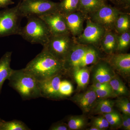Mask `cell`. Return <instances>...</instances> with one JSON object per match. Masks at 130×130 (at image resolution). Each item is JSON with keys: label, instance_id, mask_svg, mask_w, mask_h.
Segmentation results:
<instances>
[{"label": "cell", "instance_id": "cell-1", "mask_svg": "<svg viewBox=\"0 0 130 130\" xmlns=\"http://www.w3.org/2000/svg\"><path fill=\"white\" fill-rule=\"evenodd\" d=\"M24 70L38 82L45 81L65 71L63 61L55 58L44 48Z\"/></svg>", "mask_w": 130, "mask_h": 130}, {"label": "cell", "instance_id": "cell-2", "mask_svg": "<svg viewBox=\"0 0 130 130\" xmlns=\"http://www.w3.org/2000/svg\"><path fill=\"white\" fill-rule=\"evenodd\" d=\"M8 80L9 86L19 93L23 100L41 97L38 82L31 75L26 72L24 68L13 70Z\"/></svg>", "mask_w": 130, "mask_h": 130}, {"label": "cell", "instance_id": "cell-3", "mask_svg": "<svg viewBox=\"0 0 130 130\" xmlns=\"http://www.w3.org/2000/svg\"><path fill=\"white\" fill-rule=\"evenodd\" d=\"M26 18L27 23L21 27L19 35L31 44L45 46L52 36L47 26L38 16H31Z\"/></svg>", "mask_w": 130, "mask_h": 130}, {"label": "cell", "instance_id": "cell-4", "mask_svg": "<svg viewBox=\"0 0 130 130\" xmlns=\"http://www.w3.org/2000/svg\"><path fill=\"white\" fill-rule=\"evenodd\" d=\"M58 4L50 0H23L19 3V11L22 18L40 17L59 12Z\"/></svg>", "mask_w": 130, "mask_h": 130}, {"label": "cell", "instance_id": "cell-5", "mask_svg": "<svg viewBox=\"0 0 130 130\" xmlns=\"http://www.w3.org/2000/svg\"><path fill=\"white\" fill-rule=\"evenodd\" d=\"M76 43L75 38L70 34L52 35L43 48L55 58L63 62Z\"/></svg>", "mask_w": 130, "mask_h": 130}, {"label": "cell", "instance_id": "cell-6", "mask_svg": "<svg viewBox=\"0 0 130 130\" xmlns=\"http://www.w3.org/2000/svg\"><path fill=\"white\" fill-rule=\"evenodd\" d=\"M19 3L16 6L0 11V37L19 35L22 17L19 10Z\"/></svg>", "mask_w": 130, "mask_h": 130}, {"label": "cell", "instance_id": "cell-7", "mask_svg": "<svg viewBox=\"0 0 130 130\" xmlns=\"http://www.w3.org/2000/svg\"><path fill=\"white\" fill-rule=\"evenodd\" d=\"M121 12L116 8L105 4L88 17L91 21L104 28L106 31H114L115 22Z\"/></svg>", "mask_w": 130, "mask_h": 130}, {"label": "cell", "instance_id": "cell-8", "mask_svg": "<svg viewBox=\"0 0 130 130\" xmlns=\"http://www.w3.org/2000/svg\"><path fill=\"white\" fill-rule=\"evenodd\" d=\"M86 21V27L84 28L81 35L75 38V41L79 44L98 47L106 30L101 26L91 21L88 17Z\"/></svg>", "mask_w": 130, "mask_h": 130}, {"label": "cell", "instance_id": "cell-9", "mask_svg": "<svg viewBox=\"0 0 130 130\" xmlns=\"http://www.w3.org/2000/svg\"><path fill=\"white\" fill-rule=\"evenodd\" d=\"M65 72H66L61 73L45 81L38 82L41 97L51 100L62 98L60 93V88L62 77Z\"/></svg>", "mask_w": 130, "mask_h": 130}, {"label": "cell", "instance_id": "cell-10", "mask_svg": "<svg viewBox=\"0 0 130 130\" xmlns=\"http://www.w3.org/2000/svg\"><path fill=\"white\" fill-rule=\"evenodd\" d=\"M90 45L79 44L76 42L63 61L66 72L79 68Z\"/></svg>", "mask_w": 130, "mask_h": 130}, {"label": "cell", "instance_id": "cell-11", "mask_svg": "<svg viewBox=\"0 0 130 130\" xmlns=\"http://www.w3.org/2000/svg\"><path fill=\"white\" fill-rule=\"evenodd\" d=\"M39 17L47 26L52 36L70 34L64 17L59 12Z\"/></svg>", "mask_w": 130, "mask_h": 130}, {"label": "cell", "instance_id": "cell-12", "mask_svg": "<svg viewBox=\"0 0 130 130\" xmlns=\"http://www.w3.org/2000/svg\"><path fill=\"white\" fill-rule=\"evenodd\" d=\"M68 29L70 34L76 38L84 30V24L88 16L79 11L63 14Z\"/></svg>", "mask_w": 130, "mask_h": 130}, {"label": "cell", "instance_id": "cell-13", "mask_svg": "<svg viewBox=\"0 0 130 130\" xmlns=\"http://www.w3.org/2000/svg\"><path fill=\"white\" fill-rule=\"evenodd\" d=\"M93 68L94 83H108L116 76L108 61L100 60Z\"/></svg>", "mask_w": 130, "mask_h": 130}, {"label": "cell", "instance_id": "cell-14", "mask_svg": "<svg viewBox=\"0 0 130 130\" xmlns=\"http://www.w3.org/2000/svg\"><path fill=\"white\" fill-rule=\"evenodd\" d=\"M108 63L113 69L124 77L130 74V54H113L111 55Z\"/></svg>", "mask_w": 130, "mask_h": 130}, {"label": "cell", "instance_id": "cell-15", "mask_svg": "<svg viewBox=\"0 0 130 130\" xmlns=\"http://www.w3.org/2000/svg\"><path fill=\"white\" fill-rule=\"evenodd\" d=\"M97 98L95 92L91 88L86 92L76 95L72 100L79 106L83 111L87 113L93 108Z\"/></svg>", "mask_w": 130, "mask_h": 130}, {"label": "cell", "instance_id": "cell-16", "mask_svg": "<svg viewBox=\"0 0 130 130\" xmlns=\"http://www.w3.org/2000/svg\"><path fill=\"white\" fill-rule=\"evenodd\" d=\"M12 52H7L0 59V94L3 85L6 79L8 80L13 70L10 67Z\"/></svg>", "mask_w": 130, "mask_h": 130}, {"label": "cell", "instance_id": "cell-17", "mask_svg": "<svg viewBox=\"0 0 130 130\" xmlns=\"http://www.w3.org/2000/svg\"><path fill=\"white\" fill-rule=\"evenodd\" d=\"M117 40V34L114 31H106L100 46L105 53L111 55L116 52Z\"/></svg>", "mask_w": 130, "mask_h": 130}, {"label": "cell", "instance_id": "cell-18", "mask_svg": "<svg viewBox=\"0 0 130 130\" xmlns=\"http://www.w3.org/2000/svg\"><path fill=\"white\" fill-rule=\"evenodd\" d=\"M79 11L88 16L105 5V0H79Z\"/></svg>", "mask_w": 130, "mask_h": 130}, {"label": "cell", "instance_id": "cell-19", "mask_svg": "<svg viewBox=\"0 0 130 130\" xmlns=\"http://www.w3.org/2000/svg\"><path fill=\"white\" fill-rule=\"evenodd\" d=\"M130 16L127 13L121 12L116 19L114 26V31L117 34L129 31Z\"/></svg>", "mask_w": 130, "mask_h": 130}, {"label": "cell", "instance_id": "cell-20", "mask_svg": "<svg viewBox=\"0 0 130 130\" xmlns=\"http://www.w3.org/2000/svg\"><path fill=\"white\" fill-rule=\"evenodd\" d=\"M72 72L74 79L79 87L84 88L88 85L89 80L90 72L87 67L75 69Z\"/></svg>", "mask_w": 130, "mask_h": 130}, {"label": "cell", "instance_id": "cell-21", "mask_svg": "<svg viewBox=\"0 0 130 130\" xmlns=\"http://www.w3.org/2000/svg\"><path fill=\"white\" fill-rule=\"evenodd\" d=\"M115 102L109 99H101L98 101H96L94 106V111L96 114H105L109 113L114 111L113 107Z\"/></svg>", "mask_w": 130, "mask_h": 130}, {"label": "cell", "instance_id": "cell-22", "mask_svg": "<svg viewBox=\"0 0 130 130\" xmlns=\"http://www.w3.org/2000/svg\"><path fill=\"white\" fill-rule=\"evenodd\" d=\"M79 0H62L58 4V11L61 14L79 11Z\"/></svg>", "mask_w": 130, "mask_h": 130}, {"label": "cell", "instance_id": "cell-23", "mask_svg": "<svg viewBox=\"0 0 130 130\" xmlns=\"http://www.w3.org/2000/svg\"><path fill=\"white\" fill-rule=\"evenodd\" d=\"M108 83L116 97L126 95L128 94V89L122 80L118 77L115 76Z\"/></svg>", "mask_w": 130, "mask_h": 130}, {"label": "cell", "instance_id": "cell-24", "mask_svg": "<svg viewBox=\"0 0 130 130\" xmlns=\"http://www.w3.org/2000/svg\"><path fill=\"white\" fill-rule=\"evenodd\" d=\"M29 127L23 121L14 120L12 121H3L0 130H29Z\"/></svg>", "mask_w": 130, "mask_h": 130}, {"label": "cell", "instance_id": "cell-25", "mask_svg": "<svg viewBox=\"0 0 130 130\" xmlns=\"http://www.w3.org/2000/svg\"><path fill=\"white\" fill-rule=\"evenodd\" d=\"M130 44V31L121 34H117V47L116 51L123 52L128 48Z\"/></svg>", "mask_w": 130, "mask_h": 130}, {"label": "cell", "instance_id": "cell-26", "mask_svg": "<svg viewBox=\"0 0 130 130\" xmlns=\"http://www.w3.org/2000/svg\"><path fill=\"white\" fill-rule=\"evenodd\" d=\"M86 123V120L83 116H72L68 119L67 125L70 130H79L83 128Z\"/></svg>", "mask_w": 130, "mask_h": 130}, {"label": "cell", "instance_id": "cell-27", "mask_svg": "<svg viewBox=\"0 0 130 130\" xmlns=\"http://www.w3.org/2000/svg\"><path fill=\"white\" fill-rule=\"evenodd\" d=\"M103 115L108 122L109 126L115 128H119L122 126V117L117 112L113 111Z\"/></svg>", "mask_w": 130, "mask_h": 130}, {"label": "cell", "instance_id": "cell-28", "mask_svg": "<svg viewBox=\"0 0 130 130\" xmlns=\"http://www.w3.org/2000/svg\"><path fill=\"white\" fill-rule=\"evenodd\" d=\"M73 92V87L70 82L66 80H62L61 82L60 93L62 98L69 96Z\"/></svg>", "mask_w": 130, "mask_h": 130}, {"label": "cell", "instance_id": "cell-29", "mask_svg": "<svg viewBox=\"0 0 130 130\" xmlns=\"http://www.w3.org/2000/svg\"><path fill=\"white\" fill-rule=\"evenodd\" d=\"M116 106L118 107L123 114L130 116V103L127 98H120L116 101Z\"/></svg>", "mask_w": 130, "mask_h": 130}, {"label": "cell", "instance_id": "cell-30", "mask_svg": "<svg viewBox=\"0 0 130 130\" xmlns=\"http://www.w3.org/2000/svg\"><path fill=\"white\" fill-rule=\"evenodd\" d=\"M95 92L98 98L101 99H107L109 98L116 97L112 89H99L91 88Z\"/></svg>", "mask_w": 130, "mask_h": 130}, {"label": "cell", "instance_id": "cell-31", "mask_svg": "<svg viewBox=\"0 0 130 130\" xmlns=\"http://www.w3.org/2000/svg\"><path fill=\"white\" fill-rule=\"evenodd\" d=\"M92 126L97 127L100 130H104L108 128L109 125L105 117L101 116L96 118L93 120Z\"/></svg>", "mask_w": 130, "mask_h": 130}, {"label": "cell", "instance_id": "cell-32", "mask_svg": "<svg viewBox=\"0 0 130 130\" xmlns=\"http://www.w3.org/2000/svg\"><path fill=\"white\" fill-rule=\"evenodd\" d=\"M91 88L99 89H112L109 83H93Z\"/></svg>", "mask_w": 130, "mask_h": 130}, {"label": "cell", "instance_id": "cell-33", "mask_svg": "<svg viewBox=\"0 0 130 130\" xmlns=\"http://www.w3.org/2000/svg\"><path fill=\"white\" fill-rule=\"evenodd\" d=\"M51 130H68L69 129L67 124L63 123H56L53 125L50 128Z\"/></svg>", "mask_w": 130, "mask_h": 130}, {"label": "cell", "instance_id": "cell-34", "mask_svg": "<svg viewBox=\"0 0 130 130\" xmlns=\"http://www.w3.org/2000/svg\"><path fill=\"white\" fill-rule=\"evenodd\" d=\"M14 3L12 0H0V8H5Z\"/></svg>", "mask_w": 130, "mask_h": 130}, {"label": "cell", "instance_id": "cell-35", "mask_svg": "<svg viewBox=\"0 0 130 130\" xmlns=\"http://www.w3.org/2000/svg\"><path fill=\"white\" fill-rule=\"evenodd\" d=\"M121 117H122V126H123V128L125 130H130V125H129L127 123L124 115L123 114V115L121 116Z\"/></svg>", "mask_w": 130, "mask_h": 130}, {"label": "cell", "instance_id": "cell-36", "mask_svg": "<svg viewBox=\"0 0 130 130\" xmlns=\"http://www.w3.org/2000/svg\"><path fill=\"white\" fill-rule=\"evenodd\" d=\"M87 130H100L99 128H97V127H95V126H92L90 128H88Z\"/></svg>", "mask_w": 130, "mask_h": 130}, {"label": "cell", "instance_id": "cell-37", "mask_svg": "<svg viewBox=\"0 0 130 130\" xmlns=\"http://www.w3.org/2000/svg\"><path fill=\"white\" fill-rule=\"evenodd\" d=\"M121 1H124V2H125L126 3H127L128 5L129 4L130 0H121Z\"/></svg>", "mask_w": 130, "mask_h": 130}, {"label": "cell", "instance_id": "cell-38", "mask_svg": "<svg viewBox=\"0 0 130 130\" xmlns=\"http://www.w3.org/2000/svg\"><path fill=\"white\" fill-rule=\"evenodd\" d=\"M3 121H4V120L0 118V127H1V125L2 124Z\"/></svg>", "mask_w": 130, "mask_h": 130}]
</instances>
